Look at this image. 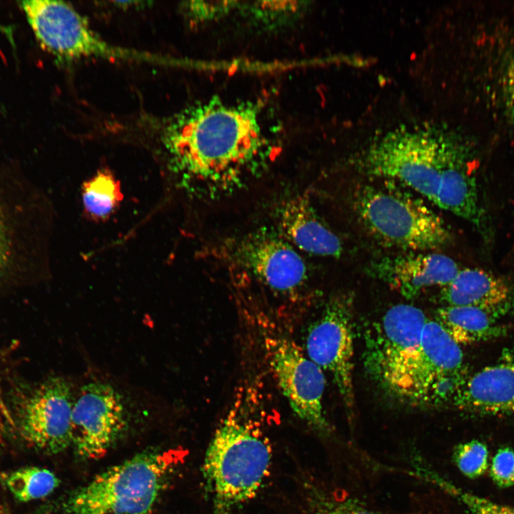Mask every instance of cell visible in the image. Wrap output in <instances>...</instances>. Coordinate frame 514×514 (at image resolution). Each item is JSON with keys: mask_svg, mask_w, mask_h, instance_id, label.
I'll return each mask as SVG.
<instances>
[{"mask_svg": "<svg viewBox=\"0 0 514 514\" xmlns=\"http://www.w3.org/2000/svg\"><path fill=\"white\" fill-rule=\"evenodd\" d=\"M166 142L181 172L219 191L244 179L264 144L256 108L218 100L178 119Z\"/></svg>", "mask_w": 514, "mask_h": 514, "instance_id": "1", "label": "cell"}, {"mask_svg": "<svg viewBox=\"0 0 514 514\" xmlns=\"http://www.w3.org/2000/svg\"><path fill=\"white\" fill-rule=\"evenodd\" d=\"M179 463L176 450L141 452L54 502L48 514H150Z\"/></svg>", "mask_w": 514, "mask_h": 514, "instance_id": "2", "label": "cell"}, {"mask_svg": "<svg viewBox=\"0 0 514 514\" xmlns=\"http://www.w3.org/2000/svg\"><path fill=\"white\" fill-rule=\"evenodd\" d=\"M271 458L260 428L231 411L213 435L202 467L216 513L232 514L251 500L268 475Z\"/></svg>", "mask_w": 514, "mask_h": 514, "instance_id": "3", "label": "cell"}, {"mask_svg": "<svg viewBox=\"0 0 514 514\" xmlns=\"http://www.w3.org/2000/svg\"><path fill=\"white\" fill-rule=\"evenodd\" d=\"M465 141L440 126L398 128L371 144L362 165L370 175L394 180L435 204L443 172Z\"/></svg>", "mask_w": 514, "mask_h": 514, "instance_id": "4", "label": "cell"}, {"mask_svg": "<svg viewBox=\"0 0 514 514\" xmlns=\"http://www.w3.org/2000/svg\"><path fill=\"white\" fill-rule=\"evenodd\" d=\"M361 186L355 209L366 230L381 243L411 251H433L446 246L451 233L443 220L421 198L391 179Z\"/></svg>", "mask_w": 514, "mask_h": 514, "instance_id": "5", "label": "cell"}, {"mask_svg": "<svg viewBox=\"0 0 514 514\" xmlns=\"http://www.w3.org/2000/svg\"><path fill=\"white\" fill-rule=\"evenodd\" d=\"M427 320L419 308L398 304L364 332L363 361L366 373L394 396Z\"/></svg>", "mask_w": 514, "mask_h": 514, "instance_id": "6", "label": "cell"}, {"mask_svg": "<svg viewBox=\"0 0 514 514\" xmlns=\"http://www.w3.org/2000/svg\"><path fill=\"white\" fill-rule=\"evenodd\" d=\"M18 4L41 47L58 59L138 57L103 40L85 18L64 1L27 0Z\"/></svg>", "mask_w": 514, "mask_h": 514, "instance_id": "7", "label": "cell"}, {"mask_svg": "<svg viewBox=\"0 0 514 514\" xmlns=\"http://www.w3.org/2000/svg\"><path fill=\"white\" fill-rule=\"evenodd\" d=\"M353 302L348 294L331 298L311 325L306 340L308 357L332 376L349 413L355 401Z\"/></svg>", "mask_w": 514, "mask_h": 514, "instance_id": "8", "label": "cell"}, {"mask_svg": "<svg viewBox=\"0 0 514 514\" xmlns=\"http://www.w3.org/2000/svg\"><path fill=\"white\" fill-rule=\"evenodd\" d=\"M220 256L227 262L250 273L271 289L290 293L298 290L307 278L301 256L283 237L260 229L228 240L221 246Z\"/></svg>", "mask_w": 514, "mask_h": 514, "instance_id": "9", "label": "cell"}, {"mask_svg": "<svg viewBox=\"0 0 514 514\" xmlns=\"http://www.w3.org/2000/svg\"><path fill=\"white\" fill-rule=\"evenodd\" d=\"M266 343L275 378L293 411L315 431L329 433L331 426L323 407V371L287 338L271 339Z\"/></svg>", "mask_w": 514, "mask_h": 514, "instance_id": "10", "label": "cell"}, {"mask_svg": "<svg viewBox=\"0 0 514 514\" xmlns=\"http://www.w3.org/2000/svg\"><path fill=\"white\" fill-rule=\"evenodd\" d=\"M126 412L119 393L109 384L84 386L72 410V445L77 457H102L126 428Z\"/></svg>", "mask_w": 514, "mask_h": 514, "instance_id": "11", "label": "cell"}, {"mask_svg": "<svg viewBox=\"0 0 514 514\" xmlns=\"http://www.w3.org/2000/svg\"><path fill=\"white\" fill-rule=\"evenodd\" d=\"M463 371L465 369L460 346L435 320L428 319L395 397L416 406H428L441 381Z\"/></svg>", "mask_w": 514, "mask_h": 514, "instance_id": "12", "label": "cell"}, {"mask_svg": "<svg viewBox=\"0 0 514 514\" xmlns=\"http://www.w3.org/2000/svg\"><path fill=\"white\" fill-rule=\"evenodd\" d=\"M74 403L69 383L59 377L47 380L20 407L18 425L21 437L44 453L64 451L72 444Z\"/></svg>", "mask_w": 514, "mask_h": 514, "instance_id": "13", "label": "cell"}, {"mask_svg": "<svg viewBox=\"0 0 514 514\" xmlns=\"http://www.w3.org/2000/svg\"><path fill=\"white\" fill-rule=\"evenodd\" d=\"M451 404L470 413L514 415V348H504L494 363L468 377Z\"/></svg>", "mask_w": 514, "mask_h": 514, "instance_id": "14", "label": "cell"}, {"mask_svg": "<svg viewBox=\"0 0 514 514\" xmlns=\"http://www.w3.org/2000/svg\"><path fill=\"white\" fill-rule=\"evenodd\" d=\"M461 268L453 258L433 252H411L375 263L372 273L408 299L423 290L449 283Z\"/></svg>", "mask_w": 514, "mask_h": 514, "instance_id": "15", "label": "cell"}, {"mask_svg": "<svg viewBox=\"0 0 514 514\" xmlns=\"http://www.w3.org/2000/svg\"><path fill=\"white\" fill-rule=\"evenodd\" d=\"M279 223L286 238L299 249L321 256L341 255L340 239L321 220L307 196L297 195L285 201L280 208Z\"/></svg>", "mask_w": 514, "mask_h": 514, "instance_id": "16", "label": "cell"}, {"mask_svg": "<svg viewBox=\"0 0 514 514\" xmlns=\"http://www.w3.org/2000/svg\"><path fill=\"white\" fill-rule=\"evenodd\" d=\"M443 306H473L507 313L510 308L508 284L493 273L477 268L460 270L455 277L441 287Z\"/></svg>", "mask_w": 514, "mask_h": 514, "instance_id": "17", "label": "cell"}, {"mask_svg": "<svg viewBox=\"0 0 514 514\" xmlns=\"http://www.w3.org/2000/svg\"><path fill=\"white\" fill-rule=\"evenodd\" d=\"M505 313L473 306H443L436 311L435 321L458 345H468L503 336L506 329L497 321Z\"/></svg>", "mask_w": 514, "mask_h": 514, "instance_id": "18", "label": "cell"}, {"mask_svg": "<svg viewBox=\"0 0 514 514\" xmlns=\"http://www.w3.org/2000/svg\"><path fill=\"white\" fill-rule=\"evenodd\" d=\"M122 198L120 183L109 171H99L82 187L84 211L94 219L107 218Z\"/></svg>", "mask_w": 514, "mask_h": 514, "instance_id": "19", "label": "cell"}, {"mask_svg": "<svg viewBox=\"0 0 514 514\" xmlns=\"http://www.w3.org/2000/svg\"><path fill=\"white\" fill-rule=\"evenodd\" d=\"M1 480L19 501L28 502L51 494L59 484L58 478L48 469L25 467L1 475Z\"/></svg>", "mask_w": 514, "mask_h": 514, "instance_id": "20", "label": "cell"}, {"mask_svg": "<svg viewBox=\"0 0 514 514\" xmlns=\"http://www.w3.org/2000/svg\"><path fill=\"white\" fill-rule=\"evenodd\" d=\"M415 469V474L438 486L461 503L472 514H514V508L498 504L470 493L425 466L417 465Z\"/></svg>", "mask_w": 514, "mask_h": 514, "instance_id": "21", "label": "cell"}, {"mask_svg": "<svg viewBox=\"0 0 514 514\" xmlns=\"http://www.w3.org/2000/svg\"><path fill=\"white\" fill-rule=\"evenodd\" d=\"M453 461L458 470L471 479L483 475L488 467V450L485 444L472 440L461 443L453 450Z\"/></svg>", "mask_w": 514, "mask_h": 514, "instance_id": "22", "label": "cell"}, {"mask_svg": "<svg viewBox=\"0 0 514 514\" xmlns=\"http://www.w3.org/2000/svg\"><path fill=\"white\" fill-rule=\"evenodd\" d=\"M493 481L500 488L514 485V451L509 447L500 448L493 457L490 468Z\"/></svg>", "mask_w": 514, "mask_h": 514, "instance_id": "23", "label": "cell"}, {"mask_svg": "<svg viewBox=\"0 0 514 514\" xmlns=\"http://www.w3.org/2000/svg\"><path fill=\"white\" fill-rule=\"evenodd\" d=\"M235 3L230 1H193L188 2L185 7L191 19L204 21L223 16L234 7Z\"/></svg>", "mask_w": 514, "mask_h": 514, "instance_id": "24", "label": "cell"}, {"mask_svg": "<svg viewBox=\"0 0 514 514\" xmlns=\"http://www.w3.org/2000/svg\"><path fill=\"white\" fill-rule=\"evenodd\" d=\"M326 505L333 514H383L366 503L352 496L326 499Z\"/></svg>", "mask_w": 514, "mask_h": 514, "instance_id": "25", "label": "cell"}, {"mask_svg": "<svg viewBox=\"0 0 514 514\" xmlns=\"http://www.w3.org/2000/svg\"><path fill=\"white\" fill-rule=\"evenodd\" d=\"M297 1H260L253 6V11H257L265 18L278 19L296 11L301 6Z\"/></svg>", "mask_w": 514, "mask_h": 514, "instance_id": "26", "label": "cell"}, {"mask_svg": "<svg viewBox=\"0 0 514 514\" xmlns=\"http://www.w3.org/2000/svg\"><path fill=\"white\" fill-rule=\"evenodd\" d=\"M503 94L505 107L514 119V51L509 56L503 74Z\"/></svg>", "mask_w": 514, "mask_h": 514, "instance_id": "27", "label": "cell"}, {"mask_svg": "<svg viewBox=\"0 0 514 514\" xmlns=\"http://www.w3.org/2000/svg\"><path fill=\"white\" fill-rule=\"evenodd\" d=\"M11 243L0 211V280L3 278L10 263Z\"/></svg>", "mask_w": 514, "mask_h": 514, "instance_id": "28", "label": "cell"}, {"mask_svg": "<svg viewBox=\"0 0 514 514\" xmlns=\"http://www.w3.org/2000/svg\"><path fill=\"white\" fill-rule=\"evenodd\" d=\"M320 503H321L318 506L317 510L313 514H333V513L328 508L324 500H322Z\"/></svg>", "mask_w": 514, "mask_h": 514, "instance_id": "29", "label": "cell"}, {"mask_svg": "<svg viewBox=\"0 0 514 514\" xmlns=\"http://www.w3.org/2000/svg\"><path fill=\"white\" fill-rule=\"evenodd\" d=\"M0 514H11V513L6 508H1Z\"/></svg>", "mask_w": 514, "mask_h": 514, "instance_id": "30", "label": "cell"}]
</instances>
